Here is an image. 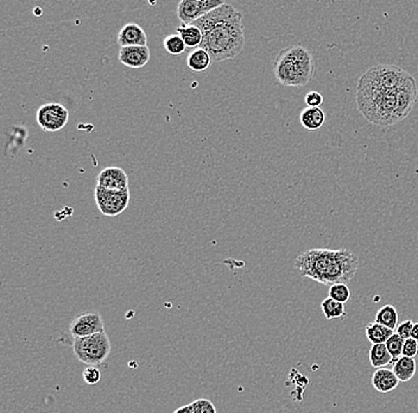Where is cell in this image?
<instances>
[{
  "instance_id": "obj_25",
  "label": "cell",
  "mask_w": 418,
  "mask_h": 413,
  "mask_svg": "<svg viewBox=\"0 0 418 413\" xmlns=\"http://www.w3.org/2000/svg\"><path fill=\"white\" fill-rule=\"evenodd\" d=\"M194 413H217V407L208 399H197L192 403Z\"/></svg>"
},
{
  "instance_id": "obj_22",
  "label": "cell",
  "mask_w": 418,
  "mask_h": 413,
  "mask_svg": "<svg viewBox=\"0 0 418 413\" xmlns=\"http://www.w3.org/2000/svg\"><path fill=\"white\" fill-rule=\"evenodd\" d=\"M163 45H164L165 50L173 57H178L187 50L185 42L178 33H171V35L165 36L164 40H163Z\"/></svg>"
},
{
  "instance_id": "obj_17",
  "label": "cell",
  "mask_w": 418,
  "mask_h": 413,
  "mask_svg": "<svg viewBox=\"0 0 418 413\" xmlns=\"http://www.w3.org/2000/svg\"><path fill=\"white\" fill-rule=\"evenodd\" d=\"M416 369H417V366H416L415 359L402 356L394 362L392 370L396 374V377H398L399 381L406 382L415 377Z\"/></svg>"
},
{
  "instance_id": "obj_12",
  "label": "cell",
  "mask_w": 418,
  "mask_h": 413,
  "mask_svg": "<svg viewBox=\"0 0 418 413\" xmlns=\"http://www.w3.org/2000/svg\"><path fill=\"white\" fill-rule=\"evenodd\" d=\"M118 45L121 48L124 47H145L148 45V36L144 29L136 23H127L125 24L118 35Z\"/></svg>"
},
{
  "instance_id": "obj_24",
  "label": "cell",
  "mask_w": 418,
  "mask_h": 413,
  "mask_svg": "<svg viewBox=\"0 0 418 413\" xmlns=\"http://www.w3.org/2000/svg\"><path fill=\"white\" fill-rule=\"evenodd\" d=\"M330 298L336 300L339 303L346 304L350 298V291L348 286L345 284L333 285L330 288Z\"/></svg>"
},
{
  "instance_id": "obj_23",
  "label": "cell",
  "mask_w": 418,
  "mask_h": 413,
  "mask_svg": "<svg viewBox=\"0 0 418 413\" xmlns=\"http://www.w3.org/2000/svg\"><path fill=\"white\" fill-rule=\"evenodd\" d=\"M404 342H405V340H403L402 337L399 336L398 333L394 332V335H392L385 343L386 348H387V350H389V352L391 354V356H392L394 363L396 361L402 357Z\"/></svg>"
},
{
  "instance_id": "obj_1",
  "label": "cell",
  "mask_w": 418,
  "mask_h": 413,
  "mask_svg": "<svg viewBox=\"0 0 418 413\" xmlns=\"http://www.w3.org/2000/svg\"><path fill=\"white\" fill-rule=\"evenodd\" d=\"M417 96V82L405 69L396 65H377L360 77L357 104L369 122L392 126L410 114Z\"/></svg>"
},
{
  "instance_id": "obj_11",
  "label": "cell",
  "mask_w": 418,
  "mask_h": 413,
  "mask_svg": "<svg viewBox=\"0 0 418 413\" xmlns=\"http://www.w3.org/2000/svg\"><path fill=\"white\" fill-rule=\"evenodd\" d=\"M150 49L148 45L141 47H124L119 52V61L121 65L129 68H143L150 61Z\"/></svg>"
},
{
  "instance_id": "obj_20",
  "label": "cell",
  "mask_w": 418,
  "mask_h": 413,
  "mask_svg": "<svg viewBox=\"0 0 418 413\" xmlns=\"http://www.w3.org/2000/svg\"><path fill=\"white\" fill-rule=\"evenodd\" d=\"M376 323L394 330L398 326V312L392 305H384L376 315Z\"/></svg>"
},
{
  "instance_id": "obj_28",
  "label": "cell",
  "mask_w": 418,
  "mask_h": 413,
  "mask_svg": "<svg viewBox=\"0 0 418 413\" xmlns=\"http://www.w3.org/2000/svg\"><path fill=\"white\" fill-rule=\"evenodd\" d=\"M304 102H306L307 107H320L323 103V96L320 92L313 91V92L306 94Z\"/></svg>"
},
{
  "instance_id": "obj_2",
  "label": "cell",
  "mask_w": 418,
  "mask_h": 413,
  "mask_svg": "<svg viewBox=\"0 0 418 413\" xmlns=\"http://www.w3.org/2000/svg\"><path fill=\"white\" fill-rule=\"evenodd\" d=\"M193 25L202 31L205 49L213 62L226 61L238 57L245 45L242 15L233 5L225 4L214 8Z\"/></svg>"
},
{
  "instance_id": "obj_10",
  "label": "cell",
  "mask_w": 418,
  "mask_h": 413,
  "mask_svg": "<svg viewBox=\"0 0 418 413\" xmlns=\"http://www.w3.org/2000/svg\"><path fill=\"white\" fill-rule=\"evenodd\" d=\"M97 186L116 192H124L129 190V177L123 168L107 167L98 175Z\"/></svg>"
},
{
  "instance_id": "obj_29",
  "label": "cell",
  "mask_w": 418,
  "mask_h": 413,
  "mask_svg": "<svg viewBox=\"0 0 418 413\" xmlns=\"http://www.w3.org/2000/svg\"><path fill=\"white\" fill-rule=\"evenodd\" d=\"M414 324V322L411 320H404L403 323H401V324L397 326L396 333H398L399 336L402 337L403 340L411 338V332H412Z\"/></svg>"
},
{
  "instance_id": "obj_5",
  "label": "cell",
  "mask_w": 418,
  "mask_h": 413,
  "mask_svg": "<svg viewBox=\"0 0 418 413\" xmlns=\"http://www.w3.org/2000/svg\"><path fill=\"white\" fill-rule=\"evenodd\" d=\"M74 354L82 363L97 366L102 363L111 352V340L106 332L74 340Z\"/></svg>"
},
{
  "instance_id": "obj_30",
  "label": "cell",
  "mask_w": 418,
  "mask_h": 413,
  "mask_svg": "<svg viewBox=\"0 0 418 413\" xmlns=\"http://www.w3.org/2000/svg\"><path fill=\"white\" fill-rule=\"evenodd\" d=\"M173 413H194L193 407H192V404H189V405L181 406V407H178Z\"/></svg>"
},
{
  "instance_id": "obj_8",
  "label": "cell",
  "mask_w": 418,
  "mask_h": 413,
  "mask_svg": "<svg viewBox=\"0 0 418 413\" xmlns=\"http://www.w3.org/2000/svg\"><path fill=\"white\" fill-rule=\"evenodd\" d=\"M225 3L224 0H181L177 6V17L183 25L193 24Z\"/></svg>"
},
{
  "instance_id": "obj_13",
  "label": "cell",
  "mask_w": 418,
  "mask_h": 413,
  "mask_svg": "<svg viewBox=\"0 0 418 413\" xmlns=\"http://www.w3.org/2000/svg\"><path fill=\"white\" fill-rule=\"evenodd\" d=\"M399 382L398 377L391 369H377L372 377V385L379 393L392 392L398 387Z\"/></svg>"
},
{
  "instance_id": "obj_16",
  "label": "cell",
  "mask_w": 418,
  "mask_h": 413,
  "mask_svg": "<svg viewBox=\"0 0 418 413\" xmlns=\"http://www.w3.org/2000/svg\"><path fill=\"white\" fill-rule=\"evenodd\" d=\"M212 57L205 49L197 48L192 50L187 57V65L194 72H205L212 66Z\"/></svg>"
},
{
  "instance_id": "obj_7",
  "label": "cell",
  "mask_w": 418,
  "mask_h": 413,
  "mask_svg": "<svg viewBox=\"0 0 418 413\" xmlns=\"http://www.w3.org/2000/svg\"><path fill=\"white\" fill-rule=\"evenodd\" d=\"M37 124L47 133H56L63 129L69 121V111L59 103H49L37 110Z\"/></svg>"
},
{
  "instance_id": "obj_19",
  "label": "cell",
  "mask_w": 418,
  "mask_h": 413,
  "mask_svg": "<svg viewBox=\"0 0 418 413\" xmlns=\"http://www.w3.org/2000/svg\"><path fill=\"white\" fill-rule=\"evenodd\" d=\"M370 362L372 367L380 369L392 363L394 360L386 348V345H372L370 349Z\"/></svg>"
},
{
  "instance_id": "obj_21",
  "label": "cell",
  "mask_w": 418,
  "mask_h": 413,
  "mask_svg": "<svg viewBox=\"0 0 418 413\" xmlns=\"http://www.w3.org/2000/svg\"><path fill=\"white\" fill-rule=\"evenodd\" d=\"M321 308L323 315L326 317V320H338V318L346 316L345 304L339 303V301L332 299V298H327V299L323 300Z\"/></svg>"
},
{
  "instance_id": "obj_9",
  "label": "cell",
  "mask_w": 418,
  "mask_h": 413,
  "mask_svg": "<svg viewBox=\"0 0 418 413\" xmlns=\"http://www.w3.org/2000/svg\"><path fill=\"white\" fill-rule=\"evenodd\" d=\"M74 340L104 332V320L99 312H85L75 317L69 325Z\"/></svg>"
},
{
  "instance_id": "obj_3",
  "label": "cell",
  "mask_w": 418,
  "mask_h": 413,
  "mask_svg": "<svg viewBox=\"0 0 418 413\" xmlns=\"http://www.w3.org/2000/svg\"><path fill=\"white\" fill-rule=\"evenodd\" d=\"M295 268L300 276L322 285H347L358 273L359 259L348 249L315 248L298 255Z\"/></svg>"
},
{
  "instance_id": "obj_31",
  "label": "cell",
  "mask_w": 418,
  "mask_h": 413,
  "mask_svg": "<svg viewBox=\"0 0 418 413\" xmlns=\"http://www.w3.org/2000/svg\"><path fill=\"white\" fill-rule=\"evenodd\" d=\"M411 338L417 340L418 342V323H415L412 332H411Z\"/></svg>"
},
{
  "instance_id": "obj_14",
  "label": "cell",
  "mask_w": 418,
  "mask_h": 413,
  "mask_svg": "<svg viewBox=\"0 0 418 413\" xmlns=\"http://www.w3.org/2000/svg\"><path fill=\"white\" fill-rule=\"evenodd\" d=\"M300 121L304 129L315 131L326 122V114L321 107H306L301 112Z\"/></svg>"
},
{
  "instance_id": "obj_15",
  "label": "cell",
  "mask_w": 418,
  "mask_h": 413,
  "mask_svg": "<svg viewBox=\"0 0 418 413\" xmlns=\"http://www.w3.org/2000/svg\"><path fill=\"white\" fill-rule=\"evenodd\" d=\"M177 33L181 36L182 40L185 42V47L187 49H195L200 48L203 41V35L200 29L195 27V25H180L177 27Z\"/></svg>"
},
{
  "instance_id": "obj_6",
  "label": "cell",
  "mask_w": 418,
  "mask_h": 413,
  "mask_svg": "<svg viewBox=\"0 0 418 413\" xmlns=\"http://www.w3.org/2000/svg\"><path fill=\"white\" fill-rule=\"evenodd\" d=\"M130 197V190L116 192L100 186H95L94 188V198L98 209L102 215L107 217L121 215L129 206Z\"/></svg>"
},
{
  "instance_id": "obj_26",
  "label": "cell",
  "mask_w": 418,
  "mask_h": 413,
  "mask_svg": "<svg viewBox=\"0 0 418 413\" xmlns=\"http://www.w3.org/2000/svg\"><path fill=\"white\" fill-rule=\"evenodd\" d=\"M82 377H84L86 384H88V385H97L98 382L100 381L101 373L95 366H89L82 373Z\"/></svg>"
},
{
  "instance_id": "obj_27",
  "label": "cell",
  "mask_w": 418,
  "mask_h": 413,
  "mask_svg": "<svg viewBox=\"0 0 418 413\" xmlns=\"http://www.w3.org/2000/svg\"><path fill=\"white\" fill-rule=\"evenodd\" d=\"M418 355V342L414 338H408L404 342V347H403V352L402 356L405 357H411V359H415V357Z\"/></svg>"
},
{
  "instance_id": "obj_4",
  "label": "cell",
  "mask_w": 418,
  "mask_h": 413,
  "mask_svg": "<svg viewBox=\"0 0 418 413\" xmlns=\"http://www.w3.org/2000/svg\"><path fill=\"white\" fill-rule=\"evenodd\" d=\"M315 61L310 50L302 45H291L278 53L274 74L284 86H304L311 80Z\"/></svg>"
},
{
  "instance_id": "obj_18",
  "label": "cell",
  "mask_w": 418,
  "mask_h": 413,
  "mask_svg": "<svg viewBox=\"0 0 418 413\" xmlns=\"http://www.w3.org/2000/svg\"><path fill=\"white\" fill-rule=\"evenodd\" d=\"M366 336L369 338L372 345H385L392 335L394 330L386 328L384 325L378 323H370L365 328Z\"/></svg>"
}]
</instances>
